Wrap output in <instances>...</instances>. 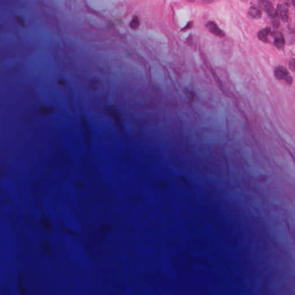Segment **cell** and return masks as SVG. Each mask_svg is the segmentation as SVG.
Returning a JSON list of instances; mask_svg holds the SVG:
<instances>
[{"instance_id": "obj_5", "label": "cell", "mask_w": 295, "mask_h": 295, "mask_svg": "<svg viewBox=\"0 0 295 295\" xmlns=\"http://www.w3.org/2000/svg\"><path fill=\"white\" fill-rule=\"evenodd\" d=\"M206 27L208 29L209 32H210L211 34H213L214 35H216L219 38H224L225 36V33L221 30L217 23L213 21H210L208 22L206 24Z\"/></svg>"}, {"instance_id": "obj_8", "label": "cell", "mask_w": 295, "mask_h": 295, "mask_svg": "<svg viewBox=\"0 0 295 295\" xmlns=\"http://www.w3.org/2000/svg\"><path fill=\"white\" fill-rule=\"evenodd\" d=\"M271 33V28L270 27H266L265 28L261 30L257 34L258 38L264 43H269L268 36Z\"/></svg>"}, {"instance_id": "obj_19", "label": "cell", "mask_w": 295, "mask_h": 295, "mask_svg": "<svg viewBox=\"0 0 295 295\" xmlns=\"http://www.w3.org/2000/svg\"><path fill=\"white\" fill-rule=\"evenodd\" d=\"M57 84L62 87H64L66 85V82L63 79H60L57 81Z\"/></svg>"}, {"instance_id": "obj_17", "label": "cell", "mask_w": 295, "mask_h": 295, "mask_svg": "<svg viewBox=\"0 0 295 295\" xmlns=\"http://www.w3.org/2000/svg\"><path fill=\"white\" fill-rule=\"evenodd\" d=\"M19 293L20 295H26V292L25 291V289L23 287V283L22 282L20 281L19 284Z\"/></svg>"}, {"instance_id": "obj_16", "label": "cell", "mask_w": 295, "mask_h": 295, "mask_svg": "<svg viewBox=\"0 0 295 295\" xmlns=\"http://www.w3.org/2000/svg\"><path fill=\"white\" fill-rule=\"evenodd\" d=\"M193 27V21H189V22H188L187 25L181 31L185 32L188 30H190Z\"/></svg>"}, {"instance_id": "obj_18", "label": "cell", "mask_w": 295, "mask_h": 295, "mask_svg": "<svg viewBox=\"0 0 295 295\" xmlns=\"http://www.w3.org/2000/svg\"><path fill=\"white\" fill-rule=\"evenodd\" d=\"M295 59H292V60H290V61L289 62V69L292 72L295 71Z\"/></svg>"}, {"instance_id": "obj_3", "label": "cell", "mask_w": 295, "mask_h": 295, "mask_svg": "<svg viewBox=\"0 0 295 295\" xmlns=\"http://www.w3.org/2000/svg\"><path fill=\"white\" fill-rule=\"evenodd\" d=\"M258 5L265 12L272 17H275V7L273 4L268 0H260L258 1Z\"/></svg>"}, {"instance_id": "obj_9", "label": "cell", "mask_w": 295, "mask_h": 295, "mask_svg": "<svg viewBox=\"0 0 295 295\" xmlns=\"http://www.w3.org/2000/svg\"><path fill=\"white\" fill-rule=\"evenodd\" d=\"M248 15L253 19H259L262 16L261 9L259 7L253 5L250 8L248 11Z\"/></svg>"}, {"instance_id": "obj_15", "label": "cell", "mask_w": 295, "mask_h": 295, "mask_svg": "<svg viewBox=\"0 0 295 295\" xmlns=\"http://www.w3.org/2000/svg\"><path fill=\"white\" fill-rule=\"evenodd\" d=\"M16 20L21 27H25V22L22 17H21L19 16H16Z\"/></svg>"}, {"instance_id": "obj_20", "label": "cell", "mask_w": 295, "mask_h": 295, "mask_svg": "<svg viewBox=\"0 0 295 295\" xmlns=\"http://www.w3.org/2000/svg\"><path fill=\"white\" fill-rule=\"evenodd\" d=\"M1 28H2V26H0V30H1Z\"/></svg>"}, {"instance_id": "obj_2", "label": "cell", "mask_w": 295, "mask_h": 295, "mask_svg": "<svg viewBox=\"0 0 295 295\" xmlns=\"http://www.w3.org/2000/svg\"><path fill=\"white\" fill-rule=\"evenodd\" d=\"M81 126L82 133L84 137L85 142L87 145H90L92 141V134L90 128L87 122L81 116Z\"/></svg>"}, {"instance_id": "obj_10", "label": "cell", "mask_w": 295, "mask_h": 295, "mask_svg": "<svg viewBox=\"0 0 295 295\" xmlns=\"http://www.w3.org/2000/svg\"><path fill=\"white\" fill-rule=\"evenodd\" d=\"M41 226L46 231H49L51 228V222L50 219L47 217H44L41 219L40 221Z\"/></svg>"}, {"instance_id": "obj_4", "label": "cell", "mask_w": 295, "mask_h": 295, "mask_svg": "<svg viewBox=\"0 0 295 295\" xmlns=\"http://www.w3.org/2000/svg\"><path fill=\"white\" fill-rule=\"evenodd\" d=\"M289 5L288 3L279 4L275 11V17H280L284 21H287L289 17Z\"/></svg>"}, {"instance_id": "obj_14", "label": "cell", "mask_w": 295, "mask_h": 295, "mask_svg": "<svg viewBox=\"0 0 295 295\" xmlns=\"http://www.w3.org/2000/svg\"><path fill=\"white\" fill-rule=\"evenodd\" d=\"M110 229V227L107 224H104L101 226V231H100V234L101 236H104L107 234Z\"/></svg>"}, {"instance_id": "obj_13", "label": "cell", "mask_w": 295, "mask_h": 295, "mask_svg": "<svg viewBox=\"0 0 295 295\" xmlns=\"http://www.w3.org/2000/svg\"><path fill=\"white\" fill-rule=\"evenodd\" d=\"M41 248H42V251L46 254H48L50 253V251H51V248H50V246L48 245V244L47 243V242H43L42 243V245H41Z\"/></svg>"}, {"instance_id": "obj_7", "label": "cell", "mask_w": 295, "mask_h": 295, "mask_svg": "<svg viewBox=\"0 0 295 295\" xmlns=\"http://www.w3.org/2000/svg\"><path fill=\"white\" fill-rule=\"evenodd\" d=\"M274 38V45L278 50H282L285 44V40L283 34L281 32L275 31L272 34Z\"/></svg>"}, {"instance_id": "obj_12", "label": "cell", "mask_w": 295, "mask_h": 295, "mask_svg": "<svg viewBox=\"0 0 295 295\" xmlns=\"http://www.w3.org/2000/svg\"><path fill=\"white\" fill-rule=\"evenodd\" d=\"M140 24V20H139L138 17L137 16H134L132 21H130L129 26L132 30H135L139 27Z\"/></svg>"}, {"instance_id": "obj_6", "label": "cell", "mask_w": 295, "mask_h": 295, "mask_svg": "<svg viewBox=\"0 0 295 295\" xmlns=\"http://www.w3.org/2000/svg\"><path fill=\"white\" fill-rule=\"evenodd\" d=\"M107 111L110 116L114 119L115 122L118 127H121L122 125V115L120 110L115 106H108Z\"/></svg>"}, {"instance_id": "obj_1", "label": "cell", "mask_w": 295, "mask_h": 295, "mask_svg": "<svg viewBox=\"0 0 295 295\" xmlns=\"http://www.w3.org/2000/svg\"><path fill=\"white\" fill-rule=\"evenodd\" d=\"M274 74L277 80L284 81L289 85H292L293 82L292 77L286 67L282 66L277 67L275 69Z\"/></svg>"}, {"instance_id": "obj_11", "label": "cell", "mask_w": 295, "mask_h": 295, "mask_svg": "<svg viewBox=\"0 0 295 295\" xmlns=\"http://www.w3.org/2000/svg\"><path fill=\"white\" fill-rule=\"evenodd\" d=\"M39 111L40 113L45 114V115H48V114H52L54 113L55 109L54 108L51 107H47L45 106H41L39 108Z\"/></svg>"}]
</instances>
